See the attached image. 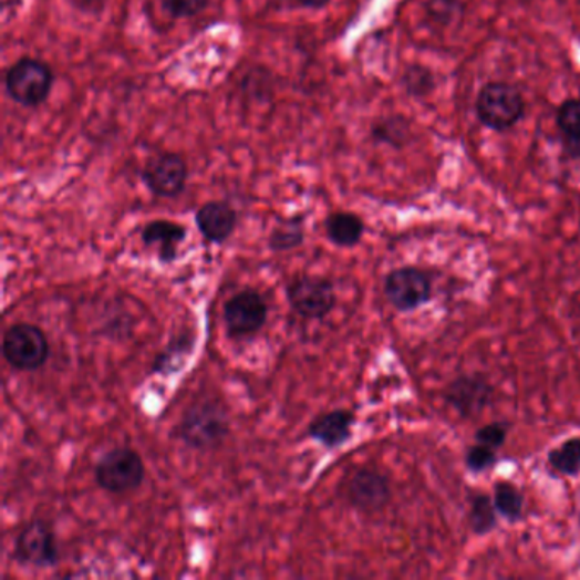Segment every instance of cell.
<instances>
[{"label": "cell", "mask_w": 580, "mask_h": 580, "mask_svg": "<svg viewBox=\"0 0 580 580\" xmlns=\"http://www.w3.org/2000/svg\"><path fill=\"white\" fill-rule=\"evenodd\" d=\"M559 126L570 144L580 145V101H567L559 111Z\"/></svg>", "instance_id": "21"}, {"label": "cell", "mask_w": 580, "mask_h": 580, "mask_svg": "<svg viewBox=\"0 0 580 580\" xmlns=\"http://www.w3.org/2000/svg\"><path fill=\"white\" fill-rule=\"evenodd\" d=\"M507 426L503 423L487 424V426L478 429L477 441L480 445L490 446L497 449L506 443Z\"/></svg>", "instance_id": "25"}, {"label": "cell", "mask_w": 580, "mask_h": 580, "mask_svg": "<svg viewBox=\"0 0 580 580\" xmlns=\"http://www.w3.org/2000/svg\"><path fill=\"white\" fill-rule=\"evenodd\" d=\"M74 4L82 11L97 12L103 8L104 0H74Z\"/></svg>", "instance_id": "28"}, {"label": "cell", "mask_w": 580, "mask_h": 580, "mask_svg": "<svg viewBox=\"0 0 580 580\" xmlns=\"http://www.w3.org/2000/svg\"><path fill=\"white\" fill-rule=\"evenodd\" d=\"M53 75L49 65L38 60L22 59L9 69L6 87L9 96L22 106L44 103L52 91Z\"/></svg>", "instance_id": "5"}, {"label": "cell", "mask_w": 580, "mask_h": 580, "mask_svg": "<svg viewBox=\"0 0 580 580\" xmlns=\"http://www.w3.org/2000/svg\"><path fill=\"white\" fill-rule=\"evenodd\" d=\"M142 177L155 196L176 198L186 188L188 166L179 155L162 154L148 162Z\"/></svg>", "instance_id": "10"}, {"label": "cell", "mask_w": 580, "mask_h": 580, "mask_svg": "<svg viewBox=\"0 0 580 580\" xmlns=\"http://www.w3.org/2000/svg\"><path fill=\"white\" fill-rule=\"evenodd\" d=\"M356 421L353 412L338 408V411L325 412L310 423L309 436L319 441L325 448L334 449L344 445L345 441L353 436V424Z\"/></svg>", "instance_id": "13"}, {"label": "cell", "mask_w": 580, "mask_h": 580, "mask_svg": "<svg viewBox=\"0 0 580 580\" xmlns=\"http://www.w3.org/2000/svg\"><path fill=\"white\" fill-rule=\"evenodd\" d=\"M548 463L553 470L560 474L576 477L580 472V437H572L566 441L560 448L551 449L548 453Z\"/></svg>", "instance_id": "20"}, {"label": "cell", "mask_w": 580, "mask_h": 580, "mask_svg": "<svg viewBox=\"0 0 580 580\" xmlns=\"http://www.w3.org/2000/svg\"><path fill=\"white\" fill-rule=\"evenodd\" d=\"M329 240L339 247H354L363 239L364 224L358 215L338 211L325 220Z\"/></svg>", "instance_id": "16"}, {"label": "cell", "mask_w": 580, "mask_h": 580, "mask_svg": "<svg viewBox=\"0 0 580 580\" xmlns=\"http://www.w3.org/2000/svg\"><path fill=\"white\" fill-rule=\"evenodd\" d=\"M405 84L412 94H423V85L427 89V84H431V75L423 69H412L405 77Z\"/></svg>", "instance_id": "27"}, {"label": "cell", "mask_w": 580, "mask_h": 580, "mask_svg": "<svg viewBox=\"0 0 580 580\" xmlns=\"http://www.w3.org/2000/svg\"><path fill=\"white\" fill-rule=\"evenodd\" d=\"M101 489L111 494H125L141 487L145 477L144 459L130 448H114L104 453L94 468Z\"/></svg>", "instance_id": "2"}, {"label": "cell", "mask_w": 580, "mask_h": 580, "mask_svg": "<svg viewBox=\"0 0 580 580\" xmlns=\"http://www.w3.org/2000/svg\"><path fill=\"white\" fill-rule=\"evenodd\" d=\"M497 453L496 449L490 448V446L480 445L472 446L467 452V467L472 472L478 474V472L489 470L496 465Z\"/></svg>", "instance_id": "23"}, {"label": "cell", "mask_w": 580, "mask_h": 580, "mask_svg": "<svg viewBox=\"0 0 580 580\" xmlns=\"http://www.w3.org/2000/svg\"><path fill=\"white\" fill-rule=\"evenodd\" d=\"M291 309L303 319H325L335 307L334 284L319 276H298L287 287Z\"/></svg>", "instance_id": "6"}, {"label": "cell", "mask_w": 580, "mask_h": 580, "mask_svg": "<svg viewBox=\"0 0 580 580\" xmlns=\"http://www.w3.org/2000/svg\"><path fill=\"white\" fill-rule=\"evenodd\" d=\"M196 225L208 242L224 244L236 230L237 214L227 203H206L196 211Z\"/></svg>", "instance_id": "14"}, {"label": "cell", "mask_w": 580, "mask_h": 580, "mask_svg": "<svg viewBox=\"0 0 580 580\" xmlns=\"http://www.w3.org/2000/svg\"><path fill=\"white\" fill-rule=\"evenodd\" d=\"M2 353L15 370L34 371L49 360V339L33 323H14L4 332Z\"/></svg>", "instance_id": "3"}, {"label": "cell", "mask_w": 580, "mask_h": 580, "mask_svg": "<svg viewBox=\"0 0 580 580\" xmlns=\"http://www.w3.org/2000/svg\"><path fill=\"white\" fill-rule=\"evenodd\" d=\"M386 300L401 312H412L427 303L433 283L427 272L417 268H402L390 272L383 284Z\"/></svg>", "instance_id": "9"}, {"label": "cell", "mask_w": 580, "mask_h": 580, "mask_svg": "<svg viewBox=\"0 0 580 580\" xmlns=\"http://www.w3.org/2000/svg\"><path fill=\"white\" fill-rule=\"evenodd\" d=\"M162 2L174 18H193L199 14L210 0H162Z\"/></svg>", "instance_id": "24"}, {"label": "cell", "mask_w": 580, "mask_h": 580, "mask_svg": "<svg viewBox=\"0 0 580 580\" xmlns=\"http://www.w3.org/2000/svg\"><path fill=\"white\" fill-rule=\"evenodd\" d=\"M390 484L385 475L370 468L358 470L345 484V497L351 506L363 512H375L389 504Z\"/></svg>", "instance_id": "11"}, {"label": "cell", "mask_w": 580, "mask_h": 580, "mask_svg": "<svg viewBox=\"0 0 580 580\" xmlns=\"http://www.w3.org/2000/svg\"><path fill=\"white\" fill-rule=\"evenodd\" d=\"M298 2L305 8L320 9L328 6L331 0H298Z\"/></svg>", "instance_id": "29"}, {"label": "cell", "mask_w": 580, "mask_h": 580, "mask_svg": "<svg viewBox=\"0 0 580 580\" xmlns=\"http://www.w3.org/2000/svg\"><path fill=\"white\" fill-rule=\"evenodd\" d=\"M494 390L480 376L463 375L453 380L446 389L445 398L465 420H474L493 402Z\"/></svg>", "instance_id": "12"}, {"label": "cell", "mask_w": 580, "mask_h": 580, "mask_svg": "<svg viewBox=\"0 0 580 580\" xmlns=\"http://www.w3.org/2000/svg\"><path fill=\"white\" fill-rule=\"evenodd\" d=\"M176 431L177 437L186 443V446L206 452L218 448L224 443L230 433V417L224 404L214 398H206L186 408Z\"/></svg>", "instance_id": "1"}, {"label": "cell", "mask_w": 580, "mask_h": 580, "mask_svg": "<svg viewBox=\"0 0 580 580\" xmlns=\"http://www.w3.org/2000/svg\"><path fill=\"white\" fill-rule=\"evenodd\" d=\"M497 509L493 500L485 494H478L472 499L470 512H468V525L475 535H487L496 529Z\"/></svg>", "instance_id": "18"}, {"label": "cell", "mask_w": 580, "mask_h": 580, "mask_svg": "<svg viewBox=\"0 0 580 580\" xmlns=\"http://www.w3.org/2000/svg\"><path fill=\"white\" fill-rule=\"evenodd\" d=\"M404 128L397 120H386V122L380 123L373 130V135L375 138L382 142H389V144H395L398 138L404 136Z\"/></svg>", "instance_id": "26"}, {"label": "cell", "mask_w": 580, "mask_h": 580, "mask_svg": "<svg viewBox=\"0 0 580 580\" xmlns=\"http://www.w3.org/2000/svg\"><path fill=\"white\" fill-rule=\"evenodd\" d=\"M193 351V341L189 335H180L179 339L173 342L160 356L155 361L154 373H169L170 364L174 361L179 360L180 354L189 353Z\"/></svg>", "instance_id": "22"}, {"label": "cell", "mask_w": 580, "mask_h": 580, "mask_svg": "<svg viewBox=\"0 0 580 580\" xmlns=\"http://www.w3.org/2000/svg\"><path fill=\"white\" fill-rule=\"evenodd\" d=\"M266 320L268 303L259 291H239L225 303L224 322L230 338H250L265 328Z\"/></svg>", "instance_id": "8"}, {"label": "cell", "mask_w": 580, "mask_h": 580, "mask_svg": "<svg viewBox=\"0 0 580 580\" xmlns=\"http://www.w3.org/2000/svg\"><path fill=\"white\" fill-rule=\"evenodd\" d=\"M522 504H525L522 494L515 484L497 481L494 489V506L503 518L510 522L519 521L522 518Z\"/></svg>", "instance_id": "17"}, {"label": "cell", "mask_w": 580, "mask_h": 580, "mask_svg": "<svg viewBox=\"0 0 580 580\" xmlns=\"http://www.w3.org/2000/svg\"><path fill=\"white\" fill-rule=\"evenodd\" d=\"M186 236H188V230L184 225L169 220L151 221L142 231V240L145 246L155 247L158 259L166 265L176 261L177 250Z\"/></svg>", "instance_id": "15"}, {"label": "cell", "mask_w": 580, "mask_h": 580, "mask_svg": "<svg viewBox=\"0 0 580 580\" xmlns=\"http://www.w3.org/2000/svg\"><path fill=\"white\" fill-rule=\"evenodd\" d=\"M12 557L21 566L37 569L55 567L59 563V548L52 528L41 519L28 522L15 538Z\"/></svg>", "instance_id": "7"}, {"label": "cell", "mask_w": 580, "mask_h": 580, "mask_svg": "<svg viewBox=\"0 0 580 580\" xmlns=\"http://www.w3.org/2000/svg\"><path fill=\"white\" fill-rule=\"evenodd\" d=\"M303 218L294 217L290 220H284L283 224L272 230L271 237H269V247L275 252H284V250L297 249L298 246L303 244Z\"/></svg>", "instance_id": "19"}, {"label": "cell", "mask_w": 580, "mask_h": 580, "mask_svg": "<svg viewBox=\"0 0 580 580\" xmlns=\"http://www.w3.org/2000/svg\"><path fill=\"white\" fill-rule=\"evenodd\" d=\"M478 118L489 128L504 132L512 128L525 113L521 92L504 82L485 85L477 101Z\"/></svg>", "instance_id": "4"}]
</instances>
